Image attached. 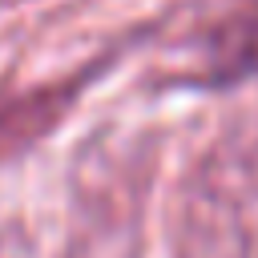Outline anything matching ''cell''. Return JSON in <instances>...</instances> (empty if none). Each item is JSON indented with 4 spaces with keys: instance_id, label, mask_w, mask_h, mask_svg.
Returning <instances> with one entry per match:
<instances>
[{
    "instance_id": "cell-1",
    "label": "cell",
    "mask_w": 258,
    "mask_h": 258,
    "mask_svg": "<svg viewBox=\"0 0 258 258\" xmlns=\"http://www.w3.org/2000/svg\"><path fill=\"white\" fill-rule=\"evenodd\" d=\"M169 246L173 258H258V121L222 125L185 169Z\"/></svg>"
},
{
    "instance_id": "cell-2",
    "label": "cell",
    "mask_w": 258,
    "mask_h": 258,
    "mask_svg": "<svg viewBox=\"0 0 258 258\" xmlns=\"http://www.w3.org/2000/svg\"><path fill=\"white\" fill-rule=\"evenodd\" d=\"M258 73V0L242 12H234L222 28L210 32L206 52L189 81L198 85H234L242 77Z\"/></svg>"
},
{
    "instance_id": "cell-3",
    "label": "cell",
    "mask_w": 258,
    "mask_h": 258,
    "mask_svg": "<svg viewBox=\"0 0 258 258\" xmlns=\"http://www.w3.org/2000/svg\"><path fill=\"white\" fill-rule=\"evenodd\" d=\"M69 93L73 89H64V85H48V89H32V93L0 97V161L20 153L36 137H44L52 129V121L69 109V101H73Z\"/></svg>"
}]
</instances>
